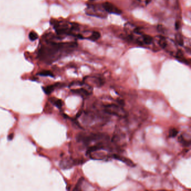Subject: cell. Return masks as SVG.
Segmentation results:
<instances>
[{"instance_id":"ffe728a7","label":"cell","mask_w":191,"mask_h":191,"mask_svg":"<svg viewBox=\"0 0 191 191\" xmlns=\"http://www.w3.org/2000/svg\"><path fill=\"white\" fill-rule=\"evenodd\" d=\"M84 180V179L83 178H80V179L78 181L77 184L76 185V187H75V188L74 190V191H79V190H81V186L82 185V182H83Z\"/></svg>"},{"instance_id":"4fadbf2b","label":"cell","mask_w":191,"mask_h":191,"mask_svg":"<svg viewBox=\"0 0 191 191\" xmlns=\"http://www.w3.org/2000/svg\"><path fill=\"white\" fill-rule=\"evenodd\" d=\"M178 141L181 145L184 147H189L191 145V140L190 139H186L183 135H181L178 138Z\"/></svg>"},{"instance_id":"ba28073f","label":"cell","mask_w":191,"mask_h":191,"mask_svg":"<svg viewBox=\"0 0 191 191\" xmlns=\"http://www.w3.org/2000/svg\"><path fill=\"white\" fill-rule=\"evenodd\" d=\"M111 156L114 159H116L122 161L130 167H134L136 166V164L133 162L132 160H131L130 159L127 158L124 156H122L117 155V154H113V155H111Z\"/></svg>"},{"instance_id":"ac0fdd59","label":"cell","mask_w":191,"mask_h":191,"mask_svg":"<svg viewBox=\"0 0 191 191\" xmlns=\"http://www.w3.org/2000/svg\"><path fill=\"white\" fill-rule=\"evenodd\" d=\"M178 133V131L175 128H172L169 131V136L170 137H175Z\"/></svg>"},{"instance_id":"277c9868","label":"cell","mask_w":191,"mask_h":191,"mask_svg":"<svg viewBox=\"0 0 191 191\" xmlns=\"http://www.w3.org/2000/svg\"><path fill=\"white\" fill-rule=\"evenodd\" d=\"M86 15L96 17L104 19L107 17L108 14L103 6L99 4H91L87 6L85 9Z\"/></svg>"},{"instance_id":"44dd1931","label":"cell","mask_w":191,"mask_h":191,"mask_svg":"<svg viewBox=\"0 0 191 191\" xmlns=\"http://www.w3.org/2000/svg\"><path fill=\"white\" fill-rule=\"evenodd\" d=\"M14 137V134L12 133V134H10L9 136H8V140H11L12 138Z\"/></svg>"},{"instance_id":"9c48e42d","label":"cell","mask_w":191,"mask_h":191,"mask_svg":"<svg viewBox=\"0 0 191 191\" xmlns=\"http://www.w3.org/2000/svg\"><path fill=\"white\" fill-rule=\"evenodd\" d=\"M72 92H73L75 94H77L79 96H81L82 97H87L88 96H90L91 94L92 91L91 90H88L87 88H80L77 89H74L71 90Z\"/></svg>"},{"instance_id":"9a60e30c","label":"cell","mask_w":191,"mask_h":191,"mask_svg":"<svg viewBox=\"0 0 191 191\" xmlns=\"http://www.w3.org/2000/svg\"><path fill=\"white\" fill-rule=\"evenodd\" d=\"M54 88H55V85H51V86H47L46 88L43 87V89L46 94H49L54 90Z\"/></svg>"},{"instance_id":"3957f363","label":"cell","mask_w":191,"mask_h":191,"mask_svg":"<svg viewBox=\"0 0 191 191\" xmlns=\"http://www.w3.org/2000/svg\"><path fill=\"white\" fill-rule=\"evenodd\" d=\"M122 106L114 103L108 104L104 106V111L109 115H113L120 118H124L127 116V113Z\"/></svg>"},{"instance_id":"30bf717a","label":"cell","mask_w":191,"mask_h":191,"mask_svg":"<svg viewBox=\"0 0 191 191\" xmlns=\"http://www.w3.org/2000/svg\"><path fill=\"white\" fill-rule=\"evenodd\" d=\"M154 38L151 36L143 34L142 36V45L150 46L154 42Z\"/></svg>"},{"instance_id":"5bb4252c","label":"cell","mask_w":191,"mask_h":191,"mask_svg":"<svg viewBox=\"0 0 191 191\" xmlns=\"http://www.w3.org/2000/svg\"><path fill=\"white\" fill-rule=\"evenodd\" d=\"M175 42L177 44L183 46L184 44V40L183 39V37L181 34H177L175 37Z\"/></svg>"},{"instance_id":"6da1fadb","label":"cell","mask_w":191,"mask_h":191,"mask_svg":"<svg viewBox=\"0 0 191 191\" xmlns=\"http://www.w3.org/2000/svg\"><path fill=\"white\" fill-rule=\"evenodd\" d=\"M108 139V136L101 133H91L89 134L81 133L76 136V140L79 143H82L86 145H89L93 143H98Z\"/></svg>"},{"instance_id":"52a82bcc","label":"cell","mask_w":191,"mask_h":191,"mask_svg":"<svg viewBox=\"0 0 191 191\" xmlns=\"http://www.w3.org/2000/svg\"><path fill=\"white\" fill-rule=\"evenodd\" d=\"M80 161H77L76 160L72 159H64L61 162L60 166L63 169H69L75 165L79 164Z\"/></svg>"},{"instance_id":"5b68a950","label":"cell","mask_w":191,"mask_h":191,"mask_svg":"<svg viewBox=\"0 0 191 191\" xmlns=\"http://www.w3.org/2000/svg\"><path fill=\"white\" fill-rule=\"evenodd\" d=\"M84 82L91 88L93 86L101 87L104 84V80L101 77L87 76L84 79Z\"/></svg>"},{"instance_id":"8992f818","label":"cell","mask_w":191,"mask_h":191,"mask_svg":"<svg viewBox=\"0 0 191 191\" xmlns=\"http://www.w3.org/2000/svg\"><path fill=\"white\" fill-rule=\"evenodd\" d=\"M104 10L106 11L107 14H112L116 15H121L122 14V11L117 6L109 2H105L101 4Z\"/></svg>"},{"instance_id":"8fae6325","label":"cell","mask_w":191,"mask_h":191,"mask_svg":"<svg viewBox=\"0 0 191 191\" xmlns=\"http://www.w3.org/2000/svg\"><path fill=\"white\" fill-rule=\"evenodd\" d=\"M101 37V33L99 32L96 31H93L90 33V34L86 38L87 39H89L92 42L97 41Z\"/></svg>"},{"instance_id":"7a4b0ae2","label":"cell","mask_w":191,"mask_h":191,"mask_svg":"<svg viewBox=\"0 0 191 191\" xmlns=\"http://www.w3.org/2000/svg\"><path fill=\"white\" fill-rule=\"evenodd\" d=\"M80 114L77 117H81V122L86 127H93V125H96V123H101L106 119V118L100 114H97L93 111H84Z\"/></svg>"},{"instance_id":"2e32d148","label":"cell","mask_w":191,"mask_h":191,"mask_svg":"<svg viewBox=\"0 0 191 191\" xmlns=\"http://www.w3.org/2000/svg\"><path fill=\"white\" fill-rule=\"evenodd\" d=\"M51 101L53 103L54 105H55L59 108H61L62 106V102L61 100L56 99H51Z\"/></svg>"},{"instance_id":"e0dca14e","label":"cell","mask_w":191,"mask_h":191,"mask_svg":"<svg viewBox=\"0 0 191 191\" xmlns=\"http://www.w3.org/2000/svg\"><path fill=\"white\" fill-rule=\"evenodd\" d=\"M38 38V35L35 32H30L29 34V38L31 41H34L36 39H37Z\"/></svg>"},{"instance_id":"7c38bea8","label":"cell","mask_w":191,"mask_h":191,"mask_svg":"<svg viewBox=\"0 0 191 191\" xmlns=\"http://www.w3.org/2000/svg\"><path fill=\"white\" fill-rule=\"evenodd\" d=\"M158 43L160 47L163 49H167L168 47V39L164 37L159 36L158 38Z\"/></svg>"},{"instance_id":"d6986e66","label":"cell","mask_w":191,"mask_h":191,"mask_svg":"<svg viewBox=\"0 0 191 191\" xmlns=\"http://www.w3.org/2000/svg\"><path fill=\"white\" fill-rule=\"evenodd\" d=\"M38 75L39 76H51V77H53V74L52 73L49 71H43L41 72H39V74H38Z\"/></svg>"}]
</instances>
